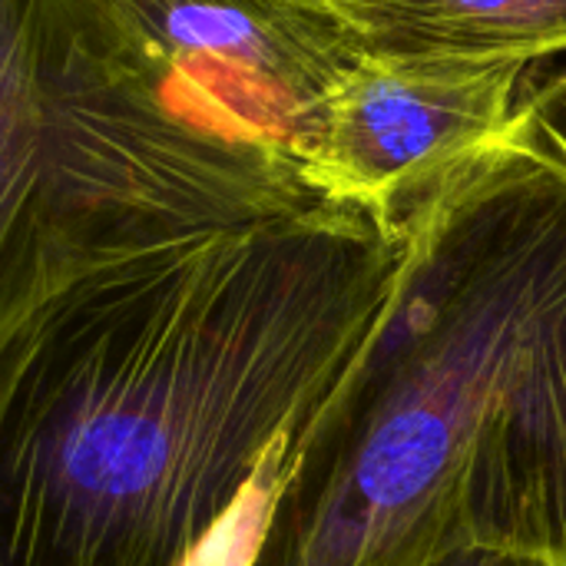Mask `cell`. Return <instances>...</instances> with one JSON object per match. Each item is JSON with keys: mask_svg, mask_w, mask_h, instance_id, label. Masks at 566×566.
Segmentation results:
<instances>
[{"mask_svg": "<svg viewBox=\"0 0 566 566\" xmlns=\"http://www.w3.org/2000/svg\"><path fill=\"white\" fill-rule=\"evenodd\" d=\"M405 235L318 202L119 259L0 348V566H192L378 318Z\"/></svg>", "mask_w": 566, "mask_h": 566, "instance_id": "obj_1", "label": "cell"}, {"mask_svg": "<svg viewBox=\"0 0 566 566\" xmlns=\"http://www.w3.org/2000/svg\"><path fill=\"white\" fill-rule=\"evenodd\" d=\"M391 292L292 438L242 566H566V166L521 123L401 226Z\"/></svg>", "mask_w": 566, "mask_h": 566, "instance_id": "obj_2", "label": "cell"}, {"mask_svg": "<svg viewBox=\"0 0 566 566\" xmlns=\"http://www.w3.org/2000/svg\"><path fill=\"white\" fill-rule=\"evenodd\" d=\"M318 202L176 90L133 0H0V348L103 265Z\"/></svg>", "mask_w": 566, "mask_h": 566, "instance_id": "obj_3", "label": "cell"}, {"mask_svg": "<svg viewBox=\"0 0 566 566\" xmlns=\"http://www.w3.org/2000/svg\"><path fill=\"white\" fill-rule=\"evenodd\" d=\"M524 70L361 53L318 106L298 172L318 199L398 229L514 126Z\"/></svg>", "mask_w": 566, "mask_h": 566, "instance_id": "obj_4", "label": "cell"}, {"mask_svg": "<svg viewBox=\"0 0 566 566\" xmlns=\"http://www.w3.org/2000/svg\"><path fill=\"white\" fill-rule=\"evenodd\" d=\"M176 90L298 172L318 106L361 56L315 0H133ZM302 176V172H298Z\"/></svg>", "mask_w": 566, "mask_h": 566, "instance_id": "obj_5", "label": "cell"}, {"mask_svg": "<svg viewBox=\"0 0 566 566\" xmlns=\"http://www.w3.org/2000/svg\"><path fill=\"white\" fill-rule=\"evenodd\" d=\"M358 53L531 63L566 53V0H315Z\"/></svg>", "mask_w": 566, "mask_h": 566, "instance_id": "obj_6", "label": "cell"}, {"mask_svg": "<svg viewBox=\"0 0 566 566\" xmlns=\"http://www.w3.org/2000/svg\"><path fill=\"white\" fill-rule=\"evenodd\" d=\"M521 123L566 166V70L521 99Z\"/></svg>", "mask_w": 566, "mask_h": 566, "instance_id": "obj_7", "label": "cell"}, {"mask_svg": "<svg viewBox=\"0 0 566 566\" xmlns=\"http://www.w3.org/2000/svg\"><path fill=\"white\" fill-rule=\"evenodd\" d=\"M418 566H551L547 560L537 557H524V554H511V551H491V547H461V551H448L441 557H431Z\"/></svg>", "mask_w": 566, "mask_h": 566, "instance_id": "obj_8", "label": "cell"}]
</instances>
